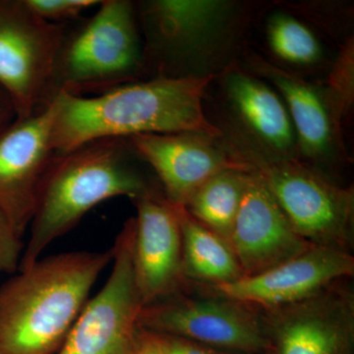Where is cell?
I'll list each match as a JSON object with an SVG mask.
<instances>
[{
    "label": "cell",
    "instance_id": "cell-1",
    "mask_svg": "<svg viewBox=\"0 0 354 354\" xmlns=\"http://www.w3.org/2000/svg\"><path fill=\"white\" fill-rule=\"evenodd\" d=\"M212 76L153 77L92 97L58 95L53 142L57 155L94 140L196 133L221 138L203 109Z\"/></svg>",
    "mask_w": 354,
    "mask_h": 354
},
{
    "label": "cell",
    "instance_id": "cell-2",
    "mask_svg": "<svg viewBox=\"0 0 354 354\" xmlns=\"http://www.w3.org/2000/svg\"><path fill=\"white\" fill-rule=\"evenodd\" d=\"M111 259V250L39 258L0 286V354L57 353Z\"/></svg>",
    "mask_w": 354,
    "mask_h": 354
},
{
    "label": "cell",
    "instance_id": "cell-3",
    "mask_svg": "<svg viewBox=\"0 0 354 354\" xmlns=\"http://www.w3.org/2000/svg\"><path fill=\"white\" fill-rule=\"evenodd\" d=\"M139 160L128 138L94 140L57 155L39 186L19 271L34 264L97 205L120 196L136 200L158 189L137 167Z\"/></svg>",
    "mask_w": 354,
    "mask_h": 354
},
{
    "label": "cell",
    "instance_id": "cell-4",
    "mask_svg": "<svg viewBox=\"0 0 354 354\" xmlns=\"http://www.w3.org/2000/svg\"><path fill=\"white\" fill-rule=\"evenodd\" d=\"M220 140L264 184L302 239L314 246L353 254V186L342 187L295 157L272 153L241 130L223 133Z\"/></svg>",
    "mask_w": 354,
    "mask_h": 354
},
{
    "label": "cell",
    "instance_id": "cell-5",
    "mask_svg": "<svg viewBox=\"0 0 354 354\" xmlns=\"http://www.w3.org/2000/svg\"><path fill=\"white\" fill-rule=\"evenodd\" d=\"M147 64L136 4L100 1L80 27L66 32L55 57L48 104L58 95L92 97L140 81Z\"/></svg>",
    "mask_w": 354,
    "mask_h": 354
},
{
    "label": "cell",
    "instance_id": "cell-6",
    "mask_svg": "<svg viewBox=\"0 0 354 354\" xmlns=\"http://www.w3.org/2000/svg\"><path fill=\"white\" fill-rule=\"evenodd\" d=\"M135 218L127 221L111 252L106 285L88 300L55 354H134L143 302L133 269Z\"/></svg>",
    "mask_w": 354,
    "mask_h": 354
},
{
    "label": "cell",
    "instance_id": "cell-7",
    "mask_svg": "<svg viewBox=\"0 0 354 354\" xmlns=\"http://www.w3.org/2000/svg\"><path fill=\"white\" fill-rule=\"evenodd\" d=\"M139 327L156 334L239 354H266L270 344L260 310L225 298L178 293L145 305Z\"/></svg>",
    "mask_w": 354,
    "mask_h": 354
},
{
    "label": "cell",
    "instance_id": "cell-8",
    "mask_svg": "<svg viewBox=\"0 0 354 354\" xmlns=\"http://www.w3.org/2000/svg\"><path fill=\"white\" fill-rule=\"evenodd\" d=\"M64 29L41 19L25 0H0V87L10 97L17 118L48 106Z\"/></svg>",
    "mask_w": 354,
    "mask_h": 354
},
{
    "label": "cell",
    "instance_id": "cell-9",
    "mask_svg": "<svg viewBox=\"0 0 354 354\" xmlns=\"http://www.w3.org/2000/svg\"><path fill=\"white\" fill-rule=\"evenodd\" d=\"M269 354H354L353 279L301 301L261 311Z\"/></svg>",
    "mask_w": 354,
    "mask_h": 354
},
{
    "label": "cell",
    "instance_id": "cell-10",
    "mask_svg": "<svg viewBox=\"0 0 354 354\" xmlns=\"http://www.w3.org/2000/svg\"><path fill=\"white\" fill-rule=\"evenodd\" d=\"M353 276V254L313 246L260 274L225 285H188L186 293L225 298L264 311L301 301L335 281Z\"/></svg>",
    "mask_w": 354,
    "mask_h": 354
},
{
    "label": "cell",
    "instance_id": "cell-11",
    "mask_svg": "<svg viewBox=\"0 0 354 354\" xmlns=\"http://www.w3.org/2000/svg\"><path fill=\"white\" fill-rule=\"evenodd\" d=\"M55 102L17 118L0 134V211L19 236L31 225L39 186L57 157Z\"/></svg>",
    "mask_w": 354,
    "mask_h": 354
},
{
    "label": "cell",
    "instance_id": "cell-12",
    "mask_svg": "<svg viewBox=\"0 0 354 354\" xmlns=\"http://www.w3.org/2000/svg\"><path fill=\"white\" fill-rule=\"evenodd\" d=\"M133 269L143 306L186 293L183 234L176 206L162 189L134 200Z\"/></svg>",
    "mask_w": 354,
    "mask_h": 354
},
{
    "label": "cell",
    "instance_id": "cell-13",
    "mask_svg": "<svg viewBox=\"0 0 354 354\" xmlns=\"http://www.w3.org/2000/svg\"><path fill=\"white\" fill-rule=\"evenodd\" d=\"M139 157L155 172L165 198L185 206L195 191L218 172L245 169L220 138L196 133L145 134L128 138Z\"/></svg>",
    "mask_w": 354,
    "mask_h": 354
},
{
    "label": "cell",
    "instance_id": "cell-14",
    "mask_svg": "<svg viewBox=\"0 0 354 354\" xmlns=\"http://www.w3.org/2000/svg\"><path fill=\"white\" fill-rule=\"evenodd\" d=\"M230 6L211 0H153L137 6L147 68L176 77L177 66L199 39L216 31ZM156 76V77H157Z\"/></svg>",
    "mask_w": 354,
    "mask_h": 354
},
{
    "label": "cell",
    "instance_id": "cell-15",
    "mask_svg": "<svg viewBox=\"0 0 354 354\" xmlns=\"http://www.w3.org/2000/svg\"><path fill=\"white\" fill-rule=\"evenodd\" d=\"M230 246L246 277L267 271L314 245L295 232L264 184L247 171Z\"/></svg>",
    "mask_w": 354,
    "mask_h": 354
},
{
    "label": "cell",
    "instance_id": "cell-16",
    "mask_svg": "<svg viewBox=\"0 0 354 354\" xmlns=\"http://www.w3.org/2000/svg\"><path fill=\"white\" fill-rule=\"evenodd\" d=\"M228 100L248 134L272 153L295 157L297 135L286 104L269 86L234 71L225 79Z\"/></svg>",
    "mask_w": 354,
    "mask_h": 354
},
{
    "label": "cell",
    "instance_id": "cell-17",
    "mask_svg": "<svg viewBox=\"0 0 354 354\" xmlns=\"http://www.w3.org/2000/svg\"><path fill=\"white\" fill-rule=\"evenodd\" d=\"M288 104L295 135L305 157L321 160L329 156L335 137L330 106L322 93L310 83L262 60L254 62Z\"/></svg>",
    "mask_w": 354,
    "mask_h": 354
},
{
    "label": "cell",
    "instance_id": "cell-18",
    "mask_svg": "<svg viewBox=\"0 0 354 354\" xmlns=\"http://www.w3.org/2000/svg\"><path fill=\"white\" fill-rule=\"evenodd\" d=\"M174 206L183 234V274L188 285H225L242 278L230 245L198 223L183 206Z\"/></svg>",
    "mask_w": 354,
    "mask_h": 354
},
{
    "label": "cell",
    "instance_id": "cell-19",
    "mask_svg": "<svg viewBox=\"0 0 354 354\" xmlns=\"http://www.w3.org/2000/svg\"><path fill=\"white\" fill-rule=\"evenodd\" d=\"M246 177V169L218 172L200 186L183 206L198 223L228 245L243 198Z\"/></svg>",
    "mask_w": 354,
    "mask_h": 354
},
{
    "label": "cell",
    "instance_id": "cell-20",
    "mask_svg": "<svg viewBox=\"0 0 354 354\" xmlns=\"http://www.w3.org/2000/svg\"><path fill=\"white\" fill-rule=\"evenodd\" d=\"M267 38L274 55L290 64H313L322 57V48L315 35L288 14L272 16L268 22Z\"/></svg>",
    "mask_w": 354,
    "mask_h": 354
},
{
    "label": "cell",
    "instance_id": "cell-21",
    "mask_svg": "<svg viewBox=\"0 0 354 354\" xmlns=\"http://www.w3.org/2000/svg\"><path fill=\"white\" fill-rule=\"evenodd\" d=\"M32 12L51 24L64 25L65 22L77 19L79 16L99 6L95 0H25Z\"/></svg>",
    "mask_w": 354,
    "mask_h": 354
},
{
    "label": "cell",
    "instance_id": "cell-22",
    "mask_svg": "<svg viewBox=\"0 0 354 354\" xmlns=\"http://www.w3.org/2000/svg\"><path fill=\"white\" fill-rule=\"evenodd\" d=\"M23 252L22 237L17 234L7 216L0 211V274L19 271Z\"/></svg>",
    "mask_w": 354,
    "mask_h": 354
},
{
    "label": "cell",
    "instance_id": "cell-23",
    "mask_svg": "<svg viewBox=\"0 0 354 354\" xmlns=\"http://www.w3.org/2000/svg\"><path fill=\"white\" fill-rule=\"evenodd\" d=\"M157 335L160 337L165 354H239L211 348L183 337Z\"/></svg>",
    "mask_w": 354,
    "mask_h": 354
},
{
    "label": "cell",
    "instance_id": "cell-24",
    "mask_svg": "<svg viewBox=\"0 0 354 354\" xmlns=\"http://www.w3.org/2000/svg\"><path fill=\"white\" fill-rule=\"evenodd\" d=\"M134 354H165L160 337L155 333L140 328Z\"/></svg>",
    "mask_w": 354,
    "mask_h": 354
},
{
    "label": "cell",
    "instance_id": "cell-25",
    "mask_svg": "<svg viewBox=\"0 0 354 354\" xmlns=\"http://www.w3.org/2000/svg\"><path fill=\"white\" fill-rule=\"evenodd\" d=\"M17 120V113L10 97L0 87V134Z\"/></svg>",
    "mask_w": 354,
    "mask_h": 354
},
{
    "label": "cell",
    "instance_id": "cell-26",
    "mask_svg": "<svg viewBox=\"0 0 354 354\" xmlns=\"http://www.w3.org/2000/svg\"><path fill=\"white\" fill-rule=\"evenodd\" d=\"M266 354H269V353H266Z\"/></svg>",
    "mask_w": 354,
    "mask_h": 354
}]
</instances>
